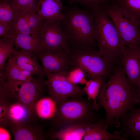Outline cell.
Returning a JSON list of instances; mask_svg holds the SVG:
<instances>
[{
  "instance_id": "obj_25",
  "label": "cell",
  "mask_w": 140,
  "mask_h": 140,
  "mask_svg": "<svg viewBox=\"0 0 140 140\" xmlns=\"http://www.w3.org/2000/svg\"><path fill=\"white\" fill-rule=\"evenodd\" d=\"M19 11L24 16L33 34L39 35L41 21L38 18L37 12L32 11Z\"/></svg>"
},
{
  "instance_id": "obj_23",
  "label": "cell",
  "mask_w": 140,
  "mask_h": 140,
  "mask_svg": "<svg viewBox=\"0 0 140 140\" xmlns=\"http://www.w3.org/2000/svg\"><path fill=\"white\" fill-rule=\"evenodd\" d=\"M12 35L0 39V75L2 74L7 59L15 50Z\"/></svg>"
},
{
  "instance_id": "obj_9",
  "label": "cell",
  "mask_w": 140,
  "mask_h": 140,
  "mask_svg": "<svg viewBox=\"0 0 140 140\" xmlns=\"http://www.w3.org/2000/svg\"><path fill=\"white\" fill-rule=\"evenodd\" d=\"M41 21L39 34L44 48H60L68 53L70 46L68 38L61 27L60 21Z\"/></svg>"
},
{
  "instance_id": "obj_22",
  "label": "cell",
  "mask_w": 140,
  "mask_h": 140,
  "mask_svg": "<svg viewBox=\"0 0 140 140\" xmlns=\"http://www.w3.org/2000/svg\"><path fill=\"white\" fill-rule=\"evenodd\" d=\"M109 2L127 11L140 27V0H109Z\"/></svg>"
},
{
  "instance_id": "obj_3",
  "label": "cell",
  "mask_w": 140,
  "mask_h": 140,
  "mask_svg": "<svg viewBox=\"0 0 140 140\" xmlns=\"http://www.w3.org/2000/svg\"><path fill=\"white\" fill-rule=\"evenodd\" d=\"M83 96L69 98L58 105L52 118L56 130L71 125L95 123L101 118L96 112L93 101Z\"/></svg>"
},
{
  "instance_id": "obj_8",
  "label": "cell",
  "mask_w": 140,
  "mask_h": 140,
  "mask_svg": "<svg viewBox=\"0 0 140 140\" xmlns=\"http://www.w3.org/2000/svg\"><path fill=\"white\" fill-rule=\"evenodd\" d=\"M45 75L48 93L58 105L69 98L86 94L83 89L67 80L66 73H50Z\"/></svg>"
},
{
  "instance_id": "obj_2",
  "label": "cell",
  "mask_w": 140,
  "mask_h": 140,
  "mask_svg": "<svg viewBox=\"0 0 140 140\" xmlns=\"http://www.w3.org/2000/svg\"><path fill=\"white\" fill-rule=\"evenodd\" d=\"M60 25L71 46L95 47L96 42L94 12L88 8L81 9L74 5L63 7Z\"/></svg>"
},
{
  "instance_id": "obj_7",
  "label": "cell",
  "mask_w": 140,
  "mask_h": 140,
  "mask_svg": "<svg viewBox=\"0 0 140 140\" xmlns=\"http://www.w3.org/2000/svg\"><path fill=\"white\" fill-rule=\"evenodd\" d=\"M6 81L12 96L16 97L18 102L33 112L37 99L43 92L45 87L47 86L44 77H37L28 81L12 80Z\"/></svg>"
},
{
  "instance_id": "obj_18",
  "label": "cell",
  "mask_w": 140,
  "mask_h": 140,
  "mask_svg": "<svg viewBox=\"0 0 140 140\" xmlns=\"http://www.w3.org/2000/svg\"><path fill=\"white\" fill-rule=\"evenodd\" d=\"M91 124L69 126L53 132L51 137L61 140H82Z\"/></svg>"
},
{
  "instance_id": "obj_30",
  "label": "cell",
  "mask_w": 140,
  "mask_h": 140,
  "mask_svg": "<svg viewBox=\"0 0 140 140\" xmlns=\"http://www.w3.org/2000/svg\"><path fill=\"white\" fill-rule=\"evenodd\" d=\"M14 133V139L16 140H31L42 139L34 131L29 129L19 127Z\"/></svg>"
},
{
  "instance_id": "obj_29",
  "label": "cell",
  "mask_w": 140,
  "mask_h": 140,
  "mask_svg": "<svg viewBox=\"0 0 140 140\" xmlns=\"http://www.w3.org/2000/svg\"><path fill=\"white\" fill-rule=\"evenodd\" d=\"M40 0H13L11 2L13 9L15 11H32L37 12Z\"/></svg>"
},
{
  "instance_id": "obj_26",
  "label": "cell",
  "mask_w": 140,
  "mask_h": 140,
  "mask_svg": "<svg viewBox=\"0 0 140 140\" xmlns=\"http://www.w3.org/2000/svg\"><path fill=\"white\" fill-rule=\"evenodd\" d=\"M66 75L69 82L75 85L85 84L87 81L84 71L78 67H71L69 71L66 73Z\"/></svg>"
},
{
  "instance_id": "obj_15",
  "label": "cell",
  "mask_w": 140,
  "mask_h": 140,
  "mask_svg": "<svg viewBox=\"0 0 140 140\" xmlns=\"http://www.w3.org/2000/svg\"><path fill=\"white\" fill-rule=\"evenodd\" d=\"M62 2L57 0H40L37 16L41 21H60L63 18Z\"/></svg>"
},
{
  "instance_id": "obj_5",
  "label": "cell",
  "mask_w": 140,
  "mask_h": 140,
  "mask_svg": "<svg viewBox=\"0 0 140 140\" xmlns=\"http://www.w3.org/2000/svg\"><path fill=\"white\" fill-rule=\"evenodd\" d=\"M94 12L98 50L105 58L117 65L124 46L116 27L103 7Z\"/></svg>"
},
{
  "instance_id": "obj_24",
  "label": "cell",
  "mask_w": 140,
  "mask_h": 140,
  "mask_svg": "<svg viewBox=\"0 0 140 140\" xmlns=\"http://www.w3.org/2000/svg\"><path fill=\"white\" fill-rule=\"evenodd\" d=\"M15 15L11 26L13 34H33L25 17L19 11H15Z\"/></svg>"
},
{
  "instance_id": "obj_21",
  "label": "cell",
  "mask_w": 140,
  "mask_h": 140,
  "mask_svg": "<svg viewBox=\"0 0 140 140\" xmlns=\"http://www.w3.org/2000/svg\"><path fill=\"white\" fill-rule=\"evenodd\" d=\"M105 82V81L100 78L88 80L86 82L83 89L87 95V99L93 101L96 111L99 110L100 109L97 105V98L101 86Z\"/></svg>"
},
{
  "instance_id": "obj_34",
  "label": "cell",
  "mask_w": 140,
  "mask_h": 140,
  "mask_svg": "<svg viewBox=\"0 0 140 140\" xmlns=\"http://www.w3.org/2000/svg\"><path fill=\"white\" fill-rule=\"evenodd\" d=\"M139 32H140V37H139V45L140 46V27H139Z\"/></svg>"
},
{
  "instance_id": "obj_4",
  "label": "cell",
  "mask_w": 140,
  "mask_h": 140,
  "mask_svg": "<svg viewBox=\"0 0 140 140\" xmlns=\"http://www.w3.org/2000/svg\"><path fill=\"white\" fill-rule=\"evenodd\" d=\"M70 47L68 54L70 67L81 68L89 80L100 78L106 81L117 66L105 58L95 47L80 45Z\"/></svg>"
},
{
  "instance_id": "obj_11",
  "label": "cell",
  "mask_w": 140,
  "mask_h": 140,
  "mask_svg": "<svg viewBox=\"0 0 140 140\" xmlns=\"http://www.w3.org/2000/svg\"><path fill=\"white\" fill-rule=\"evenodd\" d=\"M119 64L122 67L130 87L134 91L140 80V46H123Z\"/></svg>"
},
{
  "instance_id": "obj_32",
  "label": "cell",
  "mask_w": 140,
  "mask_h": 140,
  "mask_svg": "<svg viewBox=\"0 0 140 140\" xmlns=\"http://www.w3.org/2000/svg\"><path fill=\"white\" fill-rule=\"evenodd\" d=\"M11 139L10 135L8 131L5 128H0V140H9Z\"/></svg>"
},
{
  "instance_id": "obj_19",
  "label": "cell",
  "mask_w": 140,
  "mask_h": 140,
  "mask_svg": "<svg viewBox=\"0 0 140 140\" xmlns=\"http://www.w3.org/2000/svg\"><path fill=\"white\" fill-rule=\"evenodd\" d=\"M32 113L27 107L20 103L11 104L8 109V122H13L18 127L22 126L28 120Z\"/></svg>"
},
{
  "instance_id": "obj_13",
  "label": "cell",
  "mask_w": 140,
  "mask_h": 140,
  "mask_svg": "<svg viewBox=\"0 0 140 140\" xmlns=\"http://www.w3.org/2000/svg\"><path fill=\"white\" fill-rule=\"evenodd\" d=\"M16 48H21L33 56L38 58L39 53L44 48L40 35L14 33L12 35Z\"/></svg>"
},
{
  "instance_id": "obj_16",
  "label": "cell",
  "mask_w": 140,
  "mask_h": 140,
  "mask_svg": "<svg viewBox=\"0 0 140 140\" xmlns=\"http://www.w3.org/2000/svg\"><path fill=\"white\" fill-rule=\"evenodd\" d=\"M12 54L19 66L23 70L37 77H44L43 69L37 60L38 58L31 55L25 50H15Z\"/></svg>"
},
{
  "instance_id": "obj_20",
  "label": "cell",
  "mask_w": 140,
  "mask_h": 140,
  "mask_svg": "<svg viewBox=\"0 0 140 140\" xmlns=\"http://www.w3.org/2000/svg\"><path fill=\"white\" fill-rule=\"evenodd\" d=\"M58 105L51 97L42 98L35 103L34 110L37 115L41 118L52 119L56 112Z\"/></svg>"
},
{
  "instance_id": "obj_31",
  "label": "cell",
  "mask_w": 140,
  "mask_h": 140,
  "mask_svg": "<svg viewBox=\"0 0 140 140\" xmlns=\"http://www.w3.org/2000/svg\"><path fill=\"white\" fill-rule=\"evenodd\" d=\"M11 26L7 22L0 20V37L4 38L12 35Z\"/></svg>"
},
{
  "instance_id": "obj_10",
  "label": "cell",
  "mask_w": 140,
  "mask_h": 140,
  "mask_svg": "<svg viewBox=\"0 0 140 140\" xmlns=\"http://www.w3.org/2000/svg\"><path fill=\"white\" fill-rule=\"evenodd\" d=\"M44 74L66 73L69 70L71 61L68 53L60 48H44L38 54Z\"/></svg>"
},
{
  "instance_id": "obj_6",
  "label": "cell",
  "mask_w": 140,
  "mask_h": 140,
  "mask_svg": "<svg viewBox=\"0 0 140 140\" xmlns=\"http://www.w3.org/2000/svg\"><path fill=\"white\" fill-rule=\"evenodd\" d=\"M114 23L123 46L131 47L139 45V25L125 10L110 2L103 7Z\"/></svg>"
},
{
  "instance_id": "obj_33",
  "label": "cell",
  "mask_w": 140,
  "mask_h": 140,
  "mask_svg": "<svg viewBox=\"0 0 140 140\" xmlns=\"http://www.w3.org/2000/svg\"><path fill=\"white\" fill-rule=\"evenodd\" d=\"M133 92L136 103L140 104V80L137 87Z\"/></svg>"
},
{
  "instance_id": "obj_1",
  "label": "cell",
  "mask_w": 140,
  "mask_h": 140,
  "mask_svg": "<svg viewBox=\"0 0 140 140\" xmlns=\"http://www.w3.org/2000/svg\"><path fill=\"white\" fill-rule=\"evenodd\" d=\"M97 102L105 111L104 119L108 126L116 128L120 127L121 118L135 108L136 103L134 92L120 65L101 86Z\"/></svg>"
},
{
  "instance_id": "obj_12",
  "label": "cell",
  "mask_w": 140,
  "mask_h": 140,
  "mask_svg": "<svg viewBox=\"0 0 140 140\" xmlns=\"http://www.w3.org/2000/svg\"><path fill=\"white\" fill-rule=\"evenodd\" d=\"M121 136L126 140H140V106L130 110L120 119Z\"/></svg>"
},
{
  "instance_id": "obj_14",
  "label": "cell",
  "mask_w": 140,
  "mask_h": 140,
  "mask_svg": "<svg viewBox=\"0 0 140 140\" xmlns=\"http://www.w3.org/2000/svg\"><path fill=\"white\" fill-rule=\"evenodd\" d=\"M108 126L105 119L101 118L97 122L90 124L82 140H126L119 131L111 133L107 131Z\"/></svg>"
},
{
  "instance_id": "obj_28",
  "label": "cell",
  "mask_w": 140,
  "mask_h": 140,
  "mask_svg": "<svg viewBox=\"0 0 140 140\" xmlns=\"http://www.w3.org/2000/svg\"><path fill=\"white\" fill-rule=\"evenodd\" d=\"M4 0L0 3V20L6 22L11 27L15 18V12L12 7L11 2Z\"/></svg>"
},
{
  "instance_id": "obj_27",
  "label": "cell",
  "mask_w": 140,
  "mask_h": 140,
  "mask_svg": "<svg viewBox=\"0 0 140 140\" xmlns=\"http://www.w3.org/2000/svg\"><path fill=\"white\" fill-rule=\"evenodd\" d=\"M109 0H68L69 6L77 3L80 4L84 8H88L93 12L97 10L109 2Z\"/></svg>"
},
{
  "instance_id": "obj_35",
  "label": "cell",
  "mask_w": 140,
  "mask_h": 140,
  "mask_svg": "<svg viewBox=\"0 0 140 140\" xmlns=\"http://www.w3.org/2000/svg\"><path fill=\"white\" fill-rule=\"evenodd\" d=\"M57 0L58 1H61V0Z\"/></svg>"
},
{
  "instance_id": "obj_17",
  "label": "cell",
  "mask_w": 140,
  "mask_h": 140,
  "mask_svg": "<svg viewBox=\"0 0 140 140\" xmlns=\"http://www.w3.org/2000/svg\"><path fill=\"white\" fill-rule=\"evenodd\" d=\"M31 73L23 69L19 66L12 54L4 66L2 74L0 75L5 80L28 81L34 79Z\"/></svg>"
}]
</instances>
